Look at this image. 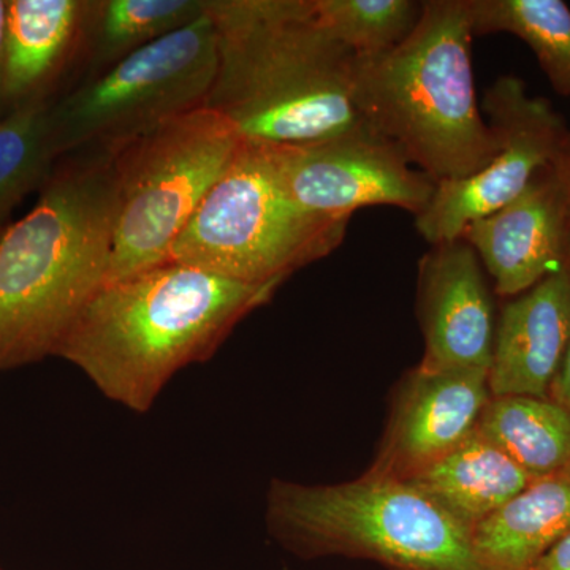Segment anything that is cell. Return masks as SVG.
<instances>
[{
    "label": "cell",
    "mask_w": 570,
    "mask_h": 570,
    "mask_svg": "<svg viewBox=\"0 0 570 570\" xmlns=\"http://www.w3.org/2000/svg\"><path fill=\"white\" fill-rule=\"evenodd\" d=\"M472 33L508 32L534 51L554 91L570 96V10L561 0H469Z\"/></svg>",
    "instance_id": "obj_20"
},
{
    "label": "cell",
    "mask_w": 570,
    "mask_h": 570,
    "mask_svg": "<svg viewBox=\"0 0 570 570\" xmlns=\"http://www.w3.org/2000/svg\"><path fill=\"white\" fill-rule=\"evenodd\" d=\"M7 0H0V45H2L3 22H6Z\"/></svg>",
    "instance_id": "obj_26"
},
{
    "label": "cell",
    "mask_w": 570,
    "mask_h": 570,
    "mask_svg": "<svg viewBox=\"0 0 570 570\" xmlns=\"http://www.w3.org/2000/svg\"><path fill=\"white\" fill-rule=\"evenodd\" d=\"M0 570H2V569H0Z\"/></svg>",
    "instance_id": "obj_27"
},
{
    "label": "cell",
    "mask_w": 570,
    "mask_h": 570,
    "mask_svg": "<svg viewBox=\"0 0 570 570\" xmlns=\"http://www.w3.org/2000/svg\"><path fill=\"white\" fill-rule=\"evenodd\" d=\"M469 0H426L414 31L393 50L355 58L363 124L436 184L479 174L499 153L480 115Z\"/></svg>",
    "instance_id": "obj_4"
},
{
    "label": "cell",
    "mask_w": 570,
    "mask_h": 570,
    "mask_svg": "<svg viewBox=\"0 0 570 570\" xmlns=\"http://www.w3.org/2000/svg\"><path fill=\"white\" fill-rule=\"evenodd\" d=\"M483 110L499 141L497 157L479 174L438 184L425 212L415 216L431 246L461 238L474 220L519 197L535 174L557 159L569 130L551 104L528 96L515 77H502L483 97Z\"/></svg>",
    "instance_id": "obj_9"
},
{
    "label": "cell",
    "mask_w": 570,
    "mask_h": 570,
    "mask_svg": "<svg viewBox=\"0 0 570 570\" xmlns=\"http://www.w3.org/2000/svg\"><path fill=\"white\" fill-rule=\"evenodd\" d=\"M279 287L165 262L105 284L56 356L77 366L112 403L146 414L179 371L212 358Z\"/></svg>",
    "instance_id": "obj_1"
},
{
    "label": "cell",
    "mask_w": 570,
    "mask_h": 570,
    "mask_svg": "<svg viewBox=\"0 0 570 570\" xmlns=\"http://www.w3.org/2000/svg\"><path fill=\"white\" fill-rule=\"evenodd\" d=\"M217 70V39L206 13L146 45L58 104L50 122L56 153L112 156L208 102Z\"/></svg>",
    "instance_id": "obj_8"
},
{
    "label": "cell",
    "mask_w": 570,
    "mask_h": 570,
    "mask_svg": "<svg viewBox=\"0 0 570 570\" xmlns=\"http://www.w3.org/2000/svg\"><path fill=\"white\" fill-rule=\"evenodd\" d=\"M204 14L205 0H94L85 43L104 70Z\"/></svg>",
    "instance_id": "obj_19"
},
{
    "label": "cell",
    "mask_w": 570,
    "mask_h": 570,
    "mask_svg": "<svg viewBox=\"0 0 570 570\" xmlns=\"http://www.w3.org/2000/svg\"><path fill=\"white\" fill-rule=\"evenodd\" d=\"M570 336V273L562 265L508 303L494 333L491 396L549 397Z\"/></svg>",
    "instance_id": "obj_14"
},
{
    "label": "cell",
    "mask_w": 570,
    "mask_h": 570,
    "mask_svg": "<svg viewBox=\"0 0 570 570\" xmlns=\"http://www.w3.org/2000/svg\"><path fill=\"white\" fill-rule=\"evenodd\" d=\"M554 170L560 176L562 189H564L566 204H568V216L570 225V130L564 142H562L557 159L553 160Z\"/></svg>",
    "instance_id": "obj_25"
},
{
    "label": "cell",
    "mask_w": 570,
    "mask_h": 570,
    "mask_svg": "<svg viewBox=\"0 0 570 570\" xmlns=\"http://www.w3.org/2000/svg\"><path fill=\"white\" fill-rule=\"evenodd\" d=\"M217 39L206 107L243 141L284 146L363 129L356 56L318 24L313 0H205Z\"/></svg>",
    "instance_id": "obj_2"
},
{
    "label": "cell",
    "mask_w": 570,
    "mask_h": 570,
    "mask_svg": "<svg viewBox=\"0 0 570 570\" xmlns=\"http://www.w3.org/2000/svg\"><path fill=\"white\" fill-rule=\"evenodd\" d=\"M564 265L568 266L570 273V243L568 254H566ZM550 400L560 404L570 414V336L568 347H566L564 358H562L560 371L554 377L553 385L550 389Z\"/></svg>",
    "instance_id": "obj_23"
},
{
    "label": "cell",
    "mask_w": 570,
    "mask_h": 570,
    "mask_svg": "<svg viewBox=\"0 0 570 570\" xmlns=\"http://www.w3.org/2000/svg\"><path fill=\"white\" fill-rule=\"evenodd\" d=\"M115 224L112 156H85L0 235V371L58 354L107 281Z\"/></svg>",
    "instance_id": "obj_3"
},
{
    "label": "cell",
    "mask_w": 570,
    "mask_h": 570,
    "mask_svg": "<svg viewBox=\"0 0 570 570\" xmlns=\"http://www.w3.org/2000/svg\"><path fill=\"white\" fill-rule=\"evenodd\" d=\"M419 317L425 370H489L493 303L478 253L463 238L441 243L419 265Z\"/></svg>",
    "instance_id": "obj_12"
},
{
    "label": "cell",
    "mask_w": 570,
    "mask_h": 570,
    "mask_svg": "<svg viewBox=\"0 0 570 570\" xmlns=\"http://www.w3.org/2000/svg\"><path fill=\"white\" fill-rule=\"evenodd\" d=\"M86 0H7L0 45V112L47 99L85 41Z\"/></svg>",
    "instance_id": "obj_15"
},
{
    "label": "cell",
    "mask_w": 570,
    "mask_h": 570,
    "mask_svg": "<svg viewBox=\"0 0 570 570\" xmlns=\"http://www.w3.org/2000/svg\"><path fill=\"white\" fill-rule=\"evenodd\" d=\"M264 146L277 183L296 205L330 217L389 205L419 216L438 184L370 129L302 145Z\"/></svg>",
    "instance_id": "obj_10"
},
{
    "label": "cell",
    "mask_w": 570,
    "mask_h": 570,
    "mask_svg": "<svg viewBox=\"0 0 570 570\" xmlns=\"http://www.w3.org/2000/svg\"><path fill=\"white\" fill-rule=\"evenodd\" d=\"M243 138L212 108L187 112L112 154L115 243L105 284L163 265Z\"/></svg>",
    "instance_id": "obj_7"
},
{
    "label": "cell",
    "mask_w": 570,
    "mask_h": 570,
    "mask_svg": "<svg viewBox=\"0 0 570 570\" xmlns=\"http://www.w3.org/2000/svg\"><path fill=\"white\" fill-rule=\"evenodd\" d=\"M266 527L299 558L344 557L390 570H493L472 531L407 482L366 474L333 485L273 480Z\"/></svg>",
    "instance_id": "obj_5"
},
{
    "label": "cell",
    "mask_w": 570,
    "mask_h": 570,
    "mask_svg": "<svg viewBox=\"0 0 570 570\" xmlns=\"http://www.w3.org/2000/svg\"><path fill=\"white\" fill-rule=\"evenodd\" d=\"M318 24L356 58L393 50L422 14L414 0H313Z\"/></svg>",
    "instance_id": "obj_22"
},
{
    "label": "cell",
    "mask_w": 570,
    "mask_h": 570,
    "mask_svg": "<svg viewBox=\"0 0 570 570\" xmlns=\"http://www.w3.org/2000/svg\"><path fill=\"white\" fill-rule=\"evenodd\" d=\"M489 370L417 366L396 390L387 430L367 474L407 480L452 452L489 403Z\"/></svg>",
    "instance_id": "obj_11"
},
{
    "label": "cell",
    "mask_w": 570,
    "mask_h": 570,
    "mask_svg": "<svg viewBox=\"0 0 570 570\" xmlns=\"http://www.w3.org/2000/svg\"><path fill=\"white\" fill-rule=\"evenodd\" d=\"M478 430L531 478L570 466V414L550 397L491 396Z\"/></svg>",
    "instance_id": "obj_18"
},
{
    "label": "cell",
    "mask_w": 570,
    "mask_h": 570,
    "mask_svg": "<svg viewBox=\"0 0 570 570\" xmlns=\"http://www.w3.org/2000/svg\"><path fill=\"white\" fill-rule=\"evenodd\" d=\"M570 530V466L535 479L472 530L479 557L493 570H532Z\"/></svg>",
    "instance_id": "obj_17"
},
{
    "label": "cell",
    "mask_w": 570,
    "mask_h": 570,
    "mask_svg": "<svg viewBox=\"0 0 570 570\" xmlns=\"http://www.w3.org/2000/svg\"><path fill=\"white\" fill-rule=\"evenodd\" d=\"M534 480L475 428L452 452L403 482L472 531Z\"/></svg>",
    "instance_id": "obj_16"
},
{
    "label": "cell",
    "mask_w": 570,
    "mask_h": 570,
    "mask_svg": "<svg viewBox=\"0 0 570 570\" xmlns=\"http://www.w3.org/2000/svg\"><path fill=\"white\" fill-rule=\"evenodd\" d=\"M348 220L296 205L264 146L243 142L168 250L167 262L247 284L284 283L343 243Z\"/></svg>",
    "instance_id": "obj_6"
},
{
    "label": "cell",
    "mask_w": 570,
    "mask_h": 570,
    "mask_svg": "<svg viewBox=\"0 0 570 570\" xmlns=\"http://www.w3.org/2000/svg\"><path fill=\"white\" fill-rule=\"evenodd\" d=\"M502 296L524 294L564 265L570 243L568 204L553 164L535 174L508 205L464 228Z\"/></svg>",
    "instance_id": "obj_13"
},
{
    "label": "cell",
    "mask_w": 570,
    "mask_h": 570,
    "mask_svg": "<svg viewBox=\"0 0 570 570\" xmlns=\"http://www.w3.org/2000/svg\"><path fill=\"white\" fill-rule=\"evenodd\" d=\"M51 104L33 100L0 118V235L13 209L51 176L58 159L50 122Z\"/></svg>",
    "instance_id": "obj_21"
},
{
    "label": "cell",
    "mask_w": 570,
    "mask_h": 570,
    "mask_svg": "<svg viewBox=\"0 0 570 570\" xmlns=\"http://www.w3.org/2000/svg\"><path fill=\"white\" fill-rule=\"evenodd\" d=\"M532 570H570V530L547 550Z\"/></svg>",
    "instance_id": "obj_24"
}]
</instances>
